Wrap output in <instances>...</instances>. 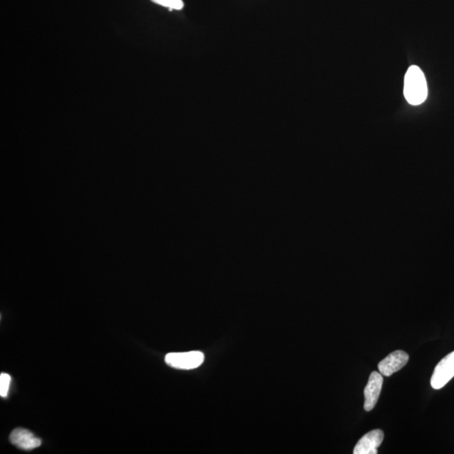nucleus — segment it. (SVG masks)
I'll return each mask as SVG.
<instances>
[{
	"label": "nucleus",
	"instance_id": "1",
	"mask_svg": "<svg viewBox=\"0 0 454 454\" xmlns=\"http://www.w3.org/2000/svg\"><path fill=\"white\" fill-rule=\"evenodd\" d=\"M428 84L424 72L417 66H412L405 77L404 94L410 105H420L428 98Z\"/></svg>",
	"mask_w": 454,
	"mask_h": 454
},
{
	"label": "nucleus",
	"instance_id": "2",
	"mask_svg": "<svg viewBox=\"0 0 454 454\" xmlns=\"http://www.w3.org/2000/svg\"><path fill=\"white\" fill-rule=\"evenodd\" d=\"M204 360V355L200 351L187 353H171L166 355L165 362L172 368L189 370L198 368Z\"/></svg>",
	"mask_w": 454,
	"mask_h": 454
},
{
	"label": "nucleus",
	"instance_id": "3",
	"mask_svg": "<svg viewBox=\"0 0 454 454\" xmlns=\"http://www.w3.org/2000/svg\"><path fill=\"white\" fill-rule=\"evenodd\" d=\"M454 377V352L449 353L438 363L431 378L434 390L443 388Z\"/></svg>",
	"mask_w": 454,
	"mask_h": 454
},
{
	"label": "nucleus",
	"instance_id": "4",
	"mask_svg": "<svg viewBox=\"0 0 454 454\" xmlns=\"http://www.w3.org/2000/svg\"><path fill=\"white\" fill-rule=\"evenodd\" d=\"M409 361V355L404 351L396 350L378 363V369L383 376L390 377L401 370Z\"/></svg>",
	"mask_w": 454,
	"mask_h": 454
},
{
	"label": "nucleus",
	"instance_id": "5",
	"mask_svg": "<svg viewBox=\"0 0 454 454\" xmlns=\"http://www.w3.org/2000/svg\"><path fill=\"white\" fill-rule=\"evenodd\" d=\"M383 375L381 373L374 371L371 373L368 384L365 389V410L366 412H370L376 405L378 398H380L383 387Z\"/></svg>",
	"mask_w": 454,
	"mask_h": 454
},
{
	"label": "nucleus",
	"instance_id": "6",
	"mask_svg": "<svg viewBox=\"0 0 454 454\" xmlns=\"http://www.w3.org/2000/svg\"><path fill=\"white\" fill-rule=\"evenodd\" d=\"M384 433L380 429L373 430L360 438L353 449L354 454H377L378 448L384 440Z\"/></svg>",
	"mask_w": 454,
	"mask_h": 454
},
{
	"label": "nucleus",
	"instance_id": "7",
	"mask_svg": "<svg viewBox=\"0 0 454 454\" xmlns=\"http://www.w3.org/2000/svg\"><path fill=\"white\" fill-rule=\"evenodd\" d=\"M10 441L12 444L23 450H33L40 447L41 439L33 435L28 430L17 428L11 433Z\"/></svg>",
	"mask_w": 454,
	"mask_h": 454
},
{
	"label": "nucleus",
	"instance_id": "8",
	"mask_svg": "<svg viewBox=\"0 0 454 454\" xmlns=\"http://www.w3.org/2000/svg\"><path fill=\"white\" fill-rule=\"evenodd\" d=\"M151 1L157 5L167 7L171 11L181 10L184 6L183 0H151Z\"/></svg>",
	"mask_w": 454,
	"mask_h": 454
},
{
	"label": "nucleus",
	"instance_id": "9",
	"mask_svg": "<svg viewBox=\"0 0 454 454\" xmlns=\"http://www.w3.org/2000/svg\"><path fill=\"white\" fill-rule=\"evenodd\" d=\"M11 377L9 374L2 373L0 375V396L6 398L9 392Z\"/></svg>",
	"mask_w": 454,
	"mask_h": 454
}]
</instances>
